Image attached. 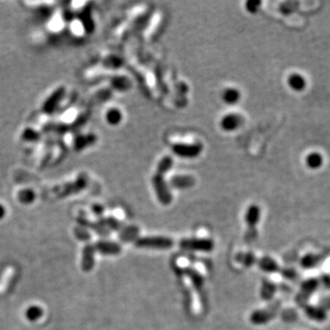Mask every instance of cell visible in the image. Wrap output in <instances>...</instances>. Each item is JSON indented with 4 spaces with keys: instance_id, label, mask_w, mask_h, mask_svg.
Instances as JSON below:
<instances>
[{
    "instance_id": "f546056e",
    "label": "cell",
    "mask_w": 330,
    "mask_h": 330,
    "mask_svg": "<svg viewBox=\"0 0 330 330\" xmlns=\"http://www.w3.org/2000/svg\"><path fill=\"white\" fill-rule=\"evenodd\" d=\"M5 215H6V209L2 205H0V220L5 216Z\"/></svg>"
},
{
    "instance_id": "4fadbf2b",
    "label": "cell",
    "mask_w": 330,
    "mask_h": 330,
    "mask_svg": "<svg viewBox=\"0 0 330 330\" xmlns=\"http://www.w3.org/2000/svg\"><path fill=\"white\" fill-rule=\"evenodd\" d=\"M323 259L324 257L321 254L307 253L302 257L300 265L303 269H314L323 261Z\"/></svg>"
},
{
    "instance_id": "7c38bea8",
    "label": "cell",
    "mask_w": 330,
    "mask_h": 330,
    "mask_svg": "<svg viewBox=\"0 0 330 330\" xmlns=\"http://www.w3.org/2000/svg\"><path fill=\"white\" fill-rule=\"evenodd\" d=\"M194 178L190 175H175L170 182V184L176 189H187L194 186Z\"/></svg>"
},
{
    "instance_id": "ba28073f",
    "label": "cell",
    "mask_w": 330,
    "mask_h": 330,
    "mask_svg": "<svg viewBox=\"0 0 330 330\" xmlns=\"http://www.w3.org/2000/svg\"><path fill=\"white\" fill-rule=\"evenodd\" d=\"M95 250L104 255H116L120 253L121 246L114 241L101 240L95 245Z\"/></svg>"
},
{
    "instance_id": "7402d4cb",
    "label": "cell",
    "mask_w": 330,
    "mask_h": 330,
    "mask_svg": "<svg viewBox=\"0 0 330 330\" xmlns=\"http://www.w3.org/2000/svg\"><path fill=\"white\" fill-rule=\"evenodd\" d=\"M122 114L118 109H110L107 114V120L111 125H116L121 121Z\"/></svg>"
},
{
    "instance_id": "52a82bcc",
    "label": "cell",
    "mask_w": 330,
    "mask_h": 330,
    "mask_svg": "<svg viewBox=\"0 0 330 330\" xmlns=\"http://www.w3.org/2000/svg\"><path fill=\"white\" fill-rule=\"evenodd\" d=\"M305 314L307 317L315 322H324L328 318V313L318 305H307L304 307Z\"/></svg>"
},
{
    "instance_id": "30bf717a",
    "label": "cell",
    "mask_w": 330,
    "mask_h": 330,
    "mask_svg": "<svg viewBox=\"0 0 330 330\" xmlns=\"http://www.w3.org/2000/svg\"><path fill=\"white\" fill-rule=\"evenodd\" d=\"M242 124V117L238 114L231 113L228 115L224 116L220 126L224 131H233L238 129Z\"/></svg>"
},
{
    "instance_id": "9a60e30c",
    "label": "cell",
    "mask_w": 330,
    "mask_h": 330,
    "mask_svg": "<svg viewBox=\"0 0 330 330\" xmlns=\"http://www.w3.org/2000/svg\"><path fill=\"white\" fill-rule=\"evenodd\" d=\"M287 83L289 86L292 88L293 91L296 92H301L303 90H305L306 86H307V80L306 78L303 77L302 75L299 74H292L291 76L288 77Z\"/></svg>"
},
{
    "instance_id": "277c9868",
    "label": "cell",
    "mask_w": 330,
    "mask_h": 330,
    "mask_svg": "<svg viewBox=\"0 0 330 330\" xmlns=\"http://www.w3.org/2000/svg\"><path fill=\"white\" fill-rule=\"evenodd\" d=\"M175 244L174 240L168 237L162 236H150L138 238L135 241V245L142 249H154V250H167Z\"/></svg>"
},
{
    "instance_id": "7a4b0ae2",
    "label": "cell",
    "mask_w": 330,
    "mask_h": 330,
    "mask_svg": "<svg viewBox=\"0 0 330 330\" xmlns=\"http://www.w3.org/2000/svg\"><path fill=\"white\" fill-rule=\"evenodd\" d=\"M320 284L318 278H308L303 281L300 285V289L297 294L295 295V303L299 307H305L308 305L309 300L315 294V292L319 289Z\"/></svg>"
},
{
    "instance_id": "2e32d148",
    "label": "cell",
    "mask_w": 330,
    "mask_h": 330,
    "mask_svg": "<svg viewBox=\"0 0 330 330\" xmlns=\"http://www.w3.org/2000/svg\"><path fill=\"white\" fill-rule=\"evenodd\" d=\"M182 272L184 273V275L190 278L191 282H192L194 287L196 290H201L203 288L204 285V279L203 276L200 274L197 271L194 269H191V268H184L182 269Z\"/></svg>"
},
{
    "instance_id": "f1b7e54d",
    "label": "cell",
    "mask_w": 330,
    "mask_h": 330,
    "mask_svg": "<svg viewBox=\"0 0 330 330\" xmlns=\"http://www.w3.org/2000/svg\"><path fill=\"white\" fill-rule=\"evenodd\" d=\"M106 225L108 226V229L111 231H118L120 229V223L114 218H108L106 220Z\"/></svg>"
},
{
    "instance_id": "8fae6325",
    "label": "cell",
    "mask_w": 330,
    "mask_h": 330,
    "mask_svg": "<svg viewBox=\"0 0 330 330\" xmlns=\"http://www.w3.org/2000/svg\"><path fill=\"white\" fill-rule=\"evenodd\" d=\"M258 266L261 271L267 273H274L280 272V265L274 259L269 256H263L258 261Z\"/></svg>"
},
{
    "instance_id": "3957f363",
    "label": "cell",
    "mask_w": 330,
    "mask_h": 330,
    "mask_svg": "<svg viewBox=\"0 0 330 330\" xmlns=\"http://www.w3.org/2000/svg\"><path fill=\"white\" fill-rule=\"evenodd\" d=\"M281 307V301L277 300L263 309L256 310L251 315L250 320L253 325L261 326L268 324L275 318Z\"/></svg>"
},
{
    "instance_id": "4dcf8cb0",
    "label": "cell",
    "mask_w": 330,
    "mask_h": 330,
    "mask_svg": "<svg viewBox=\"0 0 330 330\" xmlns=\"http://www.w3.org/2000/svg\"><path fill=\"white\" fill-rule=\"evenodd\" d=\"M104 211V209H103V208H101V207H96V209H95V214L97 213V215H99V214H102V212Z\"/></svg>"
},
{
    "instance_id": "6da1fadb",
    "label": "cell",
    "mask_w": 330,
    "mask_h": 330,
    "mask_svg": "<svg viewBox=\"0 0 330 330\" xmlns=\"http://www.w3.org/2000/svg\"><path fill=\"white\" fill-rule=\"evenodd\" d=\"M173 166V159L171 157H164L159 163L157 172L153 178V185L158 200L162 205L167 206L173 200L169 186L164 179V175L169 172Z\"/></svg>"
},
{
    "instance_id": "484cf974",
    "label": "cell",
    "mask_w": 330,
    "mask_h": 330,
    "mask_svg": "<svg viewBox=\"0 0 330 330\" xmlns=\"http://www.w3.org/2000/svg\"><path fill=\"white\" fill-rule=\"evenodd\" d=\"M318 281L320 286L324 287L326 290L330 292V273H322L318 277Z\"/></svg>"
},
{
    "instance_id": "5b68a950",
    "label": "cell",
    "mask_w": 330,
    "mask_h": 330,
    "mask_svg": "<svg viewBox=\"0 0 330 330\" xmlns=\"http://www.w3.org/2000/svg\"><path fill=\"white\" fill-rule=\"evenodd\" d=\"M180 248L184 251L211 252L214 250V242L209 238H184L180 241Z\"/></svg>"
},
{
    "instance_id": "ac0fdd59",
    "label": "cell",
    "mask_w": 330,
    "mask_h": 330,
    "mask_svg": "<svg viewBox=\"0 0 330 330\" xmlns=\"http://www.w3.org/2000/svg\"><path fill=\"white\" fill-rule=\"evenodd\" d=\"M324 163V158L319 153H310L306 157V164L310 169L315 170L320 168Z\"/></svg>"
},
{
    "instance_id": "8992f818",
    "label": "cell",
    "mask_w": 330,
    "mask_h": 330,
    "mask_svg": "<svg viewBox=\"0 0 330 330\" xmlns=\"http://www.w3.org/2000/svg\"><path fill=\"white\" fill-rule=\"evenodd\" d=\"M173 152L178 155L179 157L182 158H188V159H193L197 157L202 150L203 146L201 144H186V143H176L174 144L173 147Z\"/></svg>"
},
{
    "instance_id": "cb8c5ba5",
    "label": "cell",
    "mask_w": 330,
    "mask_h": 330,
    "mask_svg": "<svg viewBox=\"0 0 330 330\" xmlns=\"http://www.w3.org/2000/svg\"><path fill=\"white\" fill-rule=\"evenodd\" d=\"M35 199V194L31 190H23L19 194V200L23 204H30Z\"/></svg>"
},
{
    "instance_id": "44dd1931",
    "label": "cell",
    "mask_w": 330,
    "mask_h": 330,
    "mask_svg": "<svg viewBox=\"0 0 330 330\" xmlns=\"http://www.w3.org/2000/svg\"><path fill=\"white\" fill-rule=\"evenodd\" d=\"M43 315V310L40 307L37 305H32L31 307H28L26 312H25V316L26 318L31 321V322H36L39 319H40Z\"/></svg>"
},
{
    "instance_id": "83f0119b",
    "label": "cell",
    "mask_w": 330,
    "mask_h": 330,
    "mask_svg": "<svg viewBox=\"0 0 330 330\" xmlns=\"http://www.w3.org/2000/svg\"><path fill=\"white\" fill-rule=\"evenodd\" d=\"M261 2L260 1H249L246 3V8L249 12L251 13H255L258 9L259 7L261 6Z\"/></svg>"
},
{
    "instance_id": "9c48e42d",
    "label": "cell",
    "mask_w": 330,
    "mask_h": 330,
    "mask_svg": "<svg viewBox=\"0 0 330 330\" xmlns=\"http://www.w3.org/2000/svg\"><path fill=\"white\" fill-rule=\"evenodd\" d=\"M261 219V208L257 205H252L247 209L245 220L249 230H256V226Z\"/></svg>"
},
{
    "instance_id": "ffe728a7",
    "label": "cell",
    "mask_w": 330,
    "mask_h": 330,
    "mask_svg": "<svg viewBox=\"0 0 330 330\" xmlns=\"http://www.w3.org/2000/svg\"><path fill=\"white\" fill-rule=\"evenodd\" d=\"M222 99L228 105H235L240 99V93L236 88H227L223 92Z\"/></svg>"
},
{
    "instance_id": "d4e9b609",
    "label": "cell",
    "mask_w": 330,
    "mask_h": 330,
    "mask_svg": "<svg viewBox=\"0 0 330 330\" xmlns=\"http://www.w3.org/2000/svg\"><path fill=\"white\" fill-rule=\"evenodd\" d=\"M279 272H280L285 279L290 280V281H295V280L297 279V277H298L297 272L293 269H281Z\"/></svg>"
},
{
    "instance_id": "d6986e66",
    "label": "cell",
    "mask_w": 330,
    "mask_h": 330,
    "mask_svg": "<svg viewBox=\"0 0 330 330\" xmlns=\"http://www.w3.org/2000/svg\"><path fill=\"white\" fill-rule=\"evenodd\" d=\"M236 261L247 268L252 267L257 262V258L252 252H239L235 257Z\"/></svg>"
},
{
    "instance_id": "4316f807",
    "label": "cell",
    "mask_w": 330,
    "mask_h": 330,
    "mask_svg": "<svg viewBox=\"0 0 330 330\" xmlns=\"http://www.w3.org/2000/svg\"><path fill=\"white\" fill-rule=\"evenodd\" d=\"M317 305L322 307L323 309H325L326 311L330 310V293L328 295H324L322 297H320L318 299Z\"/></svg>"
},
{
    "instance_id": "603a6c76",
    "label": "cell",
    "mask_w": 330,
    "mask_h": 330,
    "mask_svg": "<svg viewBox=\"0 0 330 330\" xmlns=\"http://www.w3.org/2000/svg\"><path fill=\"white\" fill-rule=\"evenodd\" d=\"M138 230L136 227H129L128 229L123 231L121 235H120V238L124 241H129V240H131L132 238H136V236L138 235Z\"/></svg>"
},
{
    "instance_id": "5bb4252c",
    "label": "cell",
    "mask_w": 330,
    "mask_h": 330,
    "mask_svg": "<svg viewBox=\"0 0 330 330\" xmlns=\"http://www.w3.org/2000/svg\"><path fill=\"white\" fill-rule=\"evenodd\" d=\"M277 292V285L270 280H263L261 288V299L264 301H271L274 297Z\"/></svg>"
},
{
    "instance_id": "e0dca14e",
    "label": "cell",
    "mask_w": 330,
    "mask_h": 330,
    "mask_svg": "<svg viewBox=\"0 0 330 330\" xmlns=\"http://www.w3.org/2000/svg\"><path fill=\"white\" fill-rule=\"evenodd\" d=\"M95 247L92 245L85 246L84 249V254H83V261H82V266L83 269L85 271H90L94 267L95 264Z\"/></svg>"
}]
</instances>
